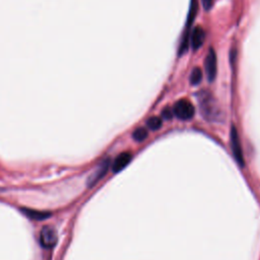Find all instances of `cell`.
<instances>
[{"instance_id": "obj_8", "label": "cell", "mask_w": 260, "mask_h": 260, "mask_svg": "<svg viewBox=\"0 0 260 260\" xmlns=\"http://www.w3.org/2000/svg\"><path fill=\"white\" fill-rule=\"evenodd\" d=\"M132 158V154L130 152H122L120 153L114 160L113 162V171L115 173L122 171L130 161Z\"/></svg>"}, {"instance_id": "obj_4", "label": "cell", "mask_w": 260, "mask_h": 260, "mask_svg": "<svg viewBox=\"0 0 260 260\" xmlns=\"http://www.w3.org/2000/svg\"><path fill=\"white\" fill-rule=\"evenodd\" d=\"M57 243V234L52 226H44L40 232V244L46 248H53Z\"/></svg>"}, {"instance_id": "obj_12", "label": "cell", "mask_w": 260, "mask_h": 260, "mask_svg": "<svg viewBox=\"0 0 260 260\" xmlns=\"http://www.w3.org/2000/svg\"><path fill=\"white\" fill-rule=\"evenodd\" d=\"M147 131L144 128H137L133 133H132V137L134 138V140H136L137 142H141L143 141L146 137H147Z\"/></svg>"}, {"instance_id": "obj_2", "label": "cell", "mask_w": 260, "mask_h": 260, "mask_svg": "<svg viewBox=\"0 0 260 260\" xmlns=\"http://www.w3.org/2000/svg\"><path fill=\"white\" fill-rule=\"evenodd\" d=\"M173 113L180 120H190L195 114V109L188 100L182 99L175 104Z\"/></svg>"}, {"instance_id": "obj_3", "label": "cell", "mask_w": 260, "mask_h": 260, "mask_svg": "<svg viewBox=\"0 0 260 260\" xmlns=\"http://www.w3.org/2000/svg\"><path fill=\"white\" fill-rule=\"evenodd\" d=\"M204 67L205 72L208 81L212 82L216 77V71H217V60H216V54L212 48L209 49L205 61H204Z\"/></svg>"}, {"instance_id": "obj_1", "label": "cell", "mask_w": 260, "mask_h": 260, "mask_svg": "<svg viewBox=\"0 0 260 260\" xmlns=\"http://www.w3.org/2000/svg\"><path fill=\"white\" fill-rule=\"evenodd\" d=\"M198 104L204 119L208 121H217L220 119L221 111L215 99L209 91L201 90L198 93Z\"/></svg>"}, {"instance_id": "obj_6", "label": "cell", "mask_w": 260, "mask_h": 260, "mask_svg": "<svg viewBox=\"0 0 260 260\" xmlns=\"http://www.w3.org/2000/svg\"><path fill=\"white\" fill-rule=\"evenodd\" d=\"M109 168H110V159H109V158H106V159H104V160L98 166V168L95 169V171L90 175V177H89L88 180H87V185H88L89 187L95 185V184L107 174Z\"/></svg>"}, {"instance_id": "obj_10", "label": "cell", "mask_w": 260, "mask_h": 260, "mask_svg": "<svg viewBox=\"0 0 260 260\" xmlns=\"http://www.w3.org/2000/svg\"><path fill=\"white\" fill-rule=\"evenodd\" d=\"M202 79V71L199 67H194L192 72H191V75H190V82L191 84L193 85H196L198 84Z\"/></svg>"}, {"instance_id": "obj_13", "label": "cell", "mask_w": 260, "mask_h": 260, "mask_svg": "<svg viewBox=\"0 0 260 260\" xmlns=\"http://www.w3.org/2000/svg\"><path fill=\"white\" fill-rule=\"evenodd\" d=\"M161 115H162V118H164V119L170 120V119H172V117H173L174 113H173V111H172L171 109H169V108H166V109H164V111H162Z\"/></svg>"}, {"instance_id": "obj_5", "label": "cell", "mask_w": 260, "mask_h": 260, "mask_svg": "<svg viewBox=\"0 0 260 260\" xmlns=\"http://www.w3.org/2000/svg\"><path fill=\"white\" fill-rule=\"evenodd\" d=\"M231 146H232V150L236 160L241 166H244V156H243V151L240 143V138H239L237 129L235 127H232L231 129Z\"/></svg>"}, {"instance_id": "obj_7", "label": "cell", "mask_w": 260, "mask_h": 260, "mask_svg": "<svg viewBox=\"0 0 260 260\" xmlns=\"http://www.w3.org/2000/svg\"><path fill=\"white\" fill-rule=\"evenodd\" d=\"M205 30L201 26H196L190 35V43L193 50L199 49L205 40Z\"/></svg>"}, {"instance_id": "obj_11", "label": "cell", "mask_w": 260, "mask_h": 260, "mask_svg": "<svg viewBox=\"0 0 260 260\" xmlns=\"http://www.w3.org/2000/svg\"><path fill=\"white\" fill-rule=\"evenodd\" d=\"M161 119L156 117V116H153L151 118H149L147 121H146V126L150 129V130H157L161 127Z\"/></svg>"}, {"instance_id": "obj_9", "label": "cell", "mask_w": 260, "mask_h": 260, "mask_svg": "<svg viewBox=\"0 0 260 260\" xmlns=\"http://www.w3.org/2000/svg\"><path fill=\"white\" fill-rule=\"evenodd\" d=\"M21 210L27 217L35 220H43L50 216V212H46V211H40V210H35L29 208H22Z\"/></svg>"}, {"instance_id": "obj_14", "label": "cell", "mask_w": 260, "mask_h": 260, "mask_svg": "<svg viewBox=\"0 0 260 260\" xmlns=\"http://www.w3.org/2000/svg\"><path fill=\"white\" fill-rule=\"evenodd\" d=\"M201 2L205 10H209L213 4V0H201Z\"/></svg>"}]
</instances>
